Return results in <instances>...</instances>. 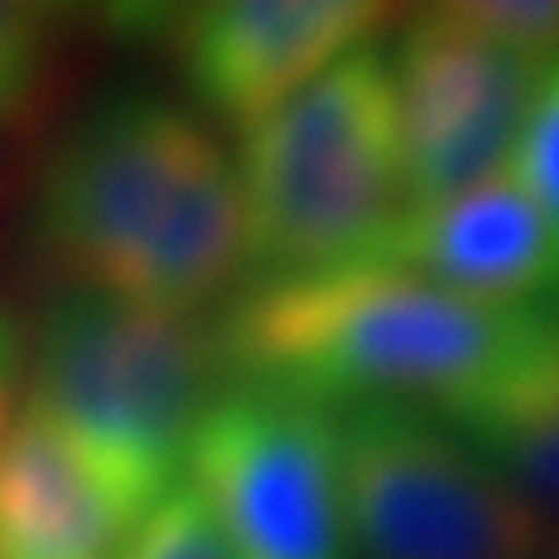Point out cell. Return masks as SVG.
I'll use <instances>...</instances> for the list:
<instances>
[{
	"mask_svg": "<svg viewBox=\"0 0 559 559\" xmlns=\"http://www.w3.org/2000/svg\"><path fill=\"white\" fill-rule=\"evenodd\" d=\"M28 248L61 289L215 318L248 280L234 150L187 98L117 84L47 145Z\"/></svg>",
	"mask_w": 559,
	"mask_h": 559,
	"instance_id": "obj_1",
	"label": "cell"
},
{
	"mask_svg": "<svg viewBox=\"0 0 559 559\" xmlns=\"http://www.w3.org/2000/svg\"><path fill=\"white\" fill-rule=\"evenodd\" d=\"M229 382H261L326 411L401 401L448 411L495 378L540 308H495L378 261L242 285L215 318Z\"/></svg>",
	"mask_w": 559,
	"mask_h": 559,
	"instance_id": "obj_2",
	"label": "cell"
},
{
	"mask_svg": "<svg viewBox=\"0 0 559 559\" xmlns=\"http://www.w3.org/2000/svg\"><path fill=\"white\" fill-rule=\"evenodd\" d=\"M224 382L215 326L191 312L61 289L28 331L24 401L90 457L135 522L182 485Z\"/></svg>",
	"mask_w": 559,
	"mask_h": 559,
	"instance_id": "obj_3",
	"label": "cell"
},
{
	"mask_svg": "<svg viewBox=\"0 0 559 559\" xmlns=\"http://www.w3.org/2000/svg\"><path fill=\"white\" fill-rule=\"evenodd\" d=\"M248 280L369 261L406 215L401 121L388 43L355 47L304 94L238 131Z\"/></svg>",
	"mask_w": 559,
	"mask_h": 559,
	"instance_id": "obj_4",
	"label": "cell"
},
{
	"mask_svg": "<svg viewBox=\"0 0 559 559\" xmlns=\"http://www.w3.org/2000/svg\"><path fill=\"white\" fill-rule=\"evenodd\" d=\"M336 429L355 559H550L555 527L439 411L369 401Z\"/></svg>",
	"mask_w": 559,
	"mask_h": 559,
	"instance_id": "obj_5",
	"label": "cell"
},
{
	"mask_svg": "<svg viewBox=\"0 0 559 559\" xmlns=\"http://www.w3.org/2000/svg\"><path fill=\"white\" fill-rule=\"evenodd\" d=\"M187 485L238 559H355L336 411L308 396L224 382L191 439Z\"/></svg>",
	"mask_w": 559,
	"mask_h": 559,
	"instance_id": "obj_6",
	"label": "cell"
},
{
	"mask_svg": "<svg viewBox=\"0 0 559 559\" xmlns=\"http://www.w3.org/2000/svg\"><path fill=\"white\" fill-rule=\"evenodd\" d=\"M406 210L457 197L513 168L527 112L550 66L476 38L448 5L419 10L388 43Z\"/></svg>",
	"mask_w": 559,
	"mask_h": 559,
	"instance_id": "obj_7",
	"label": "cell"
},
{
	"mask_svg": "<svg viewBox=\"0 0 559 559\" xmlns=\"http://www.w3.org/2000/svg\"><path fill=\"white\" fill-rule=\"evenodd\" d=\"M388 5L369 0H219L164 20L187 103L205 121L252 127L355 47L378 43Z\"/></svg>",
	"mask_w": 559,
	"mask_h": 559,
	"instance_id": "obj_8",
	"label": "cell"
},
{
	"mask_svg": "<svg viewBox=\"0 0 559 559\" xmlns=\"http://www.w3.org/2000/svg\"><path fill=\"white\" fill-rule=\"evenodd\" d=\"M369 261L476 304L532 308L559 280V229L518 168H503L457 197L406 210Z\"/></svg>",
	"mask_w": 559,
	"mask_h": 559,
	"instance_id": "obj_9",
	"label": "cell"
},
{
	"mask_svg": "<svg viewBox=\"0 0 559 559\" xmlns=\"http://www.w3.org/2000/svg\"><path fill=\"white\" fill-rule=\"evenodd\" d=\"M135 527L90 457L20 401L0 433V559H117Z\"/></svg>",
	"mask_w": 559,
	"mask_h": 559,
	"instance_id": "obj_10",
	"label": "cell"
},
{
	"mask_svg": "<svg viewBox=\"0 0 559 559\" xmlns=\"http://www.w3.org/2000/svg\"><path fill=\"white\" fill-rule=\"evenodd\" d=\"M555 527L559 522V326L540 312L532 341L457 406L439 411Z\"/></svg>",
	"mask_w": 559,
	"mask_h": 559,
	"instance_id": "obj_11",
	"label": "cell"
},
{
	"mask_svg": "<svg viewBox=\"0 0 559 559\" xmlns=\"http://www.w3.org/2000/svg\"><path fill=\"white\" fill-rule=\"evenodd\" d=\"M61 24L51 10L0 0V135L38 121L57 84Z\"/></svg>",
	"mask_w": 559,
	"mask_h": 559,
	"instance_id": "obj_12",
	"label": "cell"
},
{
	"mask_svg": "<svg viewBox=\"0 0 559 559\" xmlns=\"http://www.w3.org/2000/svg\"><path fill=\"white\" fill-rule=\"evenodd\" d=\"M117 559H238L224 540L219 522L210 518L205 499L187 480L131 532L127 550Z\"/></svg>",
	"mask_w": 559,
	"mask_h": 559,
	"instance_id": "obj_13",
	"label": "cell"
},
{
	"mask_svg": "<svg viewBox=\"0 0 559 559\" xmlns=\"http://www.w3.org/2000/svg\"><path fill=\"white\" fill-rule=\"evenodd\" d=\"M448 10L476 38L513 51L522 61H559V0H466V5Z\"/></svg>",
	"mask_w": 559,
	"mask_h": 559,
	"instance_id": "obj_14",
	"label": "cell"
},
{
	"mask_svg": "<svg viewBox=\"0 0 559 559\" xmlns=\"http://www.w3.org/2000/svg\"><path fill=\"white\" fill-rule=\"evenodd\" d=\"M513 168L559 229V61L546 70V80H540V90H536Z\"/></svg>",
	"mask_w": 559,
	"mask_h": 559,
	"instance_id": "obj_15",
	"label": "cell"
},
{
	"mask_svg": "<svg viewBox=\"0 0 559 559\" xmlns=\"http://www.w3.org/2000/svg\"><path fill=\"white\" fill-rule=\"evenodd\" d=\"M24 364H28V331L14 312L0 304V433L20 411L24 392Z\"/></svg>",
	"mask_w": 559,
	"mask_h": 559,
	"instance_id": "obj_16",
	"label": "cell"
},
{
	"mask_svg": "<svg viewBox=\"0 0 559 559\" xmlns=\"http://www.w3.org/2000/svg\"><path fill=\"white\" fill-rule=\"evenodd\" d=\"M536 308H540V312H546V318H550V322L559 326V280H555V285H550V294H546V299H540Z\"/></svg>",
	"mask_w": 559,
	"mask_h": 559,
	"instance_id": "obj_17",
	"label": "cell"
},
{
	"mask_svg": "<svg viewBox=\"0 0 559 559\" xmlns=\"http://www.w3.org/2000/svg\"><path fill=\"white\" fill-rule=\"evenodd\" d=\"M555 559H559V555H555Z\"/></svg>",
	"mask_w": 559,
	"mask_h": 559,
	"instance_id": "obj_18",
	"label": "cell"
}]
</instances>
